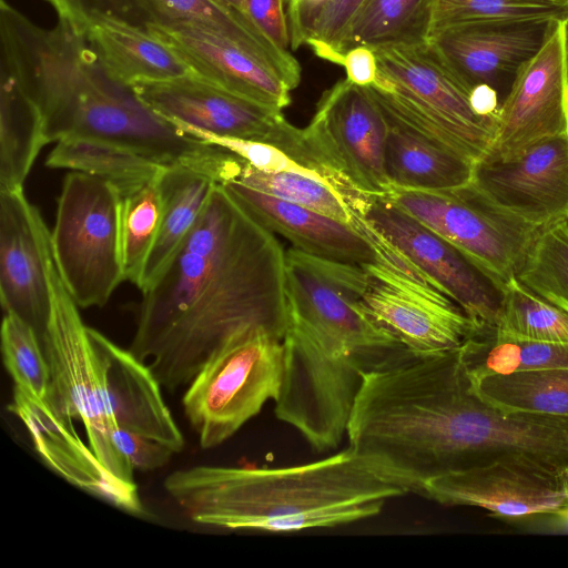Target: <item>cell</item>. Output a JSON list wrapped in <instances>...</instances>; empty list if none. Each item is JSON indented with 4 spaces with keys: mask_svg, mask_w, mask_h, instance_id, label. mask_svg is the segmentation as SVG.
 Here are the masks:
<instances>
[{
    "mask_svg": "<svg viewBox=\"0 0 568 568\" xmlns=\"http://www.w3.org/2000/svg\"><path fill=\"white\" fill-rule=\"evenodd\" d=\"M285 251L220 183L138 308L129 349L169 390L189 385L229 337L287 329Z\"/></svg>",
    "mask_w": 568,
    "mask_h": 568,
    "instance_id": "1",
    "label": "cell"
},
{
    "mask_svg": "<svg viewBox=\"0 0 568 568\" xmlns=\"http://www.w3.org/2000/svg\"><path fill=\"white\" fill-rule=\"evenodd\" d=\"M2 13L20 48L48 143L71 136L99 139L139 151L166 166L219 176L225 150L182 133L151 110L132 87L110 75L87 38L65 21L43 29L8 2Z\"/></svg>",
    "mask_w": 568,
    "mask_h": 568,
    "instance_id": "2",
    "label": "cell"
},
{
    "mask_svg": "<svg viewBox=\"0 0 568 568\" xmlns=\"http://www.w3.org/2000/svg\"><path fill=\"white\" fill-rule=\"evenodd\" d=\"M164 489L194 523L293 532L378 515L409 491L349 447L290 467L197 465L166 476Z\"/></svg>",
    "mask_w": 568,
    "mask_h": 568,
    "instance_id": "3",
    "label": "cell"
},
{
    "mask_svg": "<svg viewBox=\"0 0 568 568\" xmlns=\"http://www.w3.org/2000/svg\"><path fill=\"white\" fill-rule=\"evenodd\" d=\"M287 318L275 415L313 449H334L346 435L364 375L414 355L339 296L296 301L288 305Z\"/></svg>",
    "mask_w": 568,
    "mask_h": 568,
    "instance_id": "4",
    "label": "cell"
},
{
    "mask_svg": "<svg viewBox=\"0 0 568 568\" xmlns=\"http://www.w3.org/2000/svg\"><path fill=\"white\" fill-rule=\"evenodd\" d=\"M377 78L366 89L387 121L476 163L494 143L498 115H483L471 90L427 41L373 49Z\"/></svg>",
    "mask_w": 568,
    "mask_h": 568,
    "instance_id": "5",
    "label": "cell"
},
{
    "mask_svg": "<svg viewBox=\"0 0 568 568\" xmlns=\"http://www.w3.org/2000/svg\"><path fill=\"white\" fill-rule=\"evenodd\" d=\"M353 226L375 256L362 264L366 281L359 305L410 354L426 357L459 348L478 326L435 282L364 217Z\"/></svg>",
    "mask_w": 568,
    "mask_h": 568,
    "instance_id": "6",
    "label": "cell"
},
{
    "mask_svg": "<svg viewBox=\"0 0 568 568\" xmlns=\"http://www.w3.org/2000/svg\"><path fill=\"white\" fill-rule=\"evenodd\" d=\"M283 343L262 326L229 337L187 385L182 406L200 446L210 449L231 438L278 396Z\"/></svg>",
    "mask_w": 568,
    "mask_h": 568,
    "instance_id": "7",
    "label": "cell"
},
{
    "mask_svg": "<svg viewBox=\"0 0 568 568\" xmlns=\"http://www.w3.org/2000/svg\"><path fill=\"white\" fill-rule=\"evenodd\" d=\"M123 195L111 183L71 171L63 180L50 234L54 263L79 307L106 304L125 281Z\"/></svg>",
    "mask_w": 568,
    "mask_h": 568,
    "instance_id": "8",
    "label": "cell"
},
{
    "mask_svg": "<svg viewBox=\"0 0 568 568\" xmlns=\"http://www.w3.org/2000/svg\"><path fill=\"white\" fill-rule=\"evenodd\" d=\"M52 308L41 337L50 371L48 400L65 418L82 422L89 446L116 479L135 484L133 468L114 447L111 425L79 306L51 265Z\"/></svg>",
    "mask_w": 568,
    "mask_h": 568,
    "instance_id": "9",
    "label": "cell"
},
{
    "mask_svg": "<svg viewBox=\"0 0 568 568\" xmlns=\"http://www.w3.org/2000/svg\"><path fill=\"white\" fill-rule=\"evenodd\" d=\"M384 197L505 284L517 278L542 231L488 200L471 183L443 192L393 189Z\"/></svg>",
    "mask_w": 568,
    "mask_h": 568,
    "instance_id": "10",
    "label": "cell"
},
{
    "mask_svg": "<svg viewBox=\"0 0 568 568\" xmlns=\"http://www.w3.org/2000/svg\"><path fill=\"white\" fill-rule=\"evenodd\" d=\"M363 217L458 304L478 329L496 328L504 282L384 196H373Z\"/></svg>",
    "mask_w": 568,
    "mask_h": 568,
    "instance_id": "11",
    "label": "cell"
},
{
    "mask_svg": "<svg viewBox=\"0 0 568 568\" xmlns=\"http://www.w3.org/2000/svg\"><path fill=\"white\" fill-rule=\"evenodd\" d=\"M304 129L333 169L361 191L372 196L392 191L385 169L388 121L366 87L337 81Z\"/></svg>",
    "mask_w": 568,
    "mask_h": 568,
    "instance_id": "12",
    "label": "cell"
},
{
    "mask_svg": "<svg viewBox=\"0 0 568 568\" xmlns=\"http://www.w3.org/2000/svg\"><path fill=\"white\" fill-rule=\"evenodd\" d=\"M566 132L565 24L564 19H555L542 47L519 70L499 106L495 140L486 156L510 159L534 142Z\"/></svg>",
    "mask_w": 568,
    "mask_h": 568,
    "instance_id": "13",
    "label": "cell"
},
{
    "mask_svg": "<svg viewBox=\"0 0 568 568\" xmlns=\"http://www.w3.org/2000/svg\"><path fill=\"white\" fill-rule=\"evenodd\" d=\"M418 494L504 517L558 514L568 508V473L520 456L429 479Z\"/></svg>",
    "mask_w": 568,
    "mask_h": 568,
    "instance_id": "14",
    "label": "cell"
},
{
    "mask_svg": "<svg viewBox=\"0 0 568 568\" xmlns=\"http://www.w3.org/2000/svg\"><path fill=\"white\" fill-rule=\"evenodd\" d=\"M488 200L541 229L568 217V132L510 159L483 158L470 181Z\"/></svg>",
    "mask_w": 568,
    "mask_h": 568,
    "instance_id": "15",
    "label": "cell"
},
{
    "mask_svg": "<svg viewBox=\"0 0 568 568\" xmlns=\"http://www.w3.org/2000/svg\"><path fill=\"white\" fill-rule=\"evenodd\" d=\"M51 232L23 189L0 190V296L3 312L28 323L40 339L52 308Z\"/></svg>",
    "mask_w": 568,
    "mask_h": 568,
    "instance_id": "16",
    "label": "cell"
},
{
    "mask_svg": "<svg viewBox=\"0 0 568 568\" xmlns=\"http://www.w3.org/2000/svg\"><path fill=\"white\" fill-rule=\"evenodd\" d=\"M131 87L144 104L184 134L195 130L273 144L288 123L282 110L240 97L193 72Z\"/></svg>",
    "mask_w": 568,
    "mask_h": 568,
    "instance_id": "17",
    "label": "cell"
},
{
    "mask_svg": "<svg viewBox=\"0 0 568 568\" xmlns=\"http://www.w3.org/2000/svg\"><path fill=\"white\" fill-rule=\"evenodd\" d=\"M555 19H506L464 22L430 34L427 43L470 90L497 91L542 47Z\"/></svg>",
    "mask_w": 568,
    "mask_h": 568,
    "instance_id": "18",
    "label": "cell"
},
{
    "mask_svg": "<svg viewBox=\"0 0 568 568\" xmlns=\"http://www.w3.org/2000/svg\"><path fill=\"white\" fill-rule=\"evenodd\" d=\"M8 409L24 424L39 456L67 481L126 513L143 514L136 485L113 477L81 440L73 420L63 417L48 399L14 385Z\"/></svg>",
    "mask_w": 568,
    "mask_h": 568,
    "instance_id": "19",
    "label": "cell"
},
{
    "mask_svg": "<svg viewBox=\"0 0 568 568\" xmlns=\"http://www.w3.org/2000/svg\"><path fill=\"white\" fill-rule=\"evenodd\" d=\"M87 331L110 425L153 438L175 453L181 452L183 435L150 366L99 331L89 326Z\"/></svg>",
    "mask_w": 568,
    "mask_h": 568,
    "instance_id": "20",
    "label": "cell"
},
{
    "mask_svg": "<svg viewBox=\"0 0 568 568\" xmlns=\"http://www.w3.org/2000/svg\"><path fill=\"white\" fill-rule=\"evenodd\" d=\"M145 27L206 81L273 109L291 103L292 89L285 79L239 43L189 23L148 22Z\"/></svg>",
    "mask_w": 568,
    "mask_h": 568,
    "instance_id": "21",
    "label": "cell"
},
{
    "mask_svg": "<svg viewBox=\"0 0 568 568\" xmlns=\"http://www.w3.org/2000/svg\"><path fill=\"white\" fill-rule=\"evenodd\" d=\"M265 229L306 254L348 264H366L375 253L355 227L311 209L274 197L236 181L222 184Z\"/></svg>",
    "mask_w": 568,
    "mask_h": 568,
    "instance_id": "22",
    "label": "cell"
},
{
    "mask_svg": "<svg viewBox=\"0 0 568 568\" xmlns=\"http://www.w3.org/2000/svg\"><path fill=\"white\" fill-rule=\"evenodd\" d=\"M0 190H17L23 189L48 140L20 50L4 28H0Z\"/></svg>",
    "mask_w": 568,
    "mask_h": 568,
    "instance_id": "23",
    "label": "cell"
},
{
    "mask_svg": "<svg viewBox=\"0 0 568 568\" xmlns=\"http://www.w3.org/2000/svg\"><path fill=\"white\" fill-rule=\"evenodd\" d=\"M158 24L189 23L225 37L273 67L294 90L301 81V65L287 49L271 40L241 9L222 0H139Z\"/></svg>",
    "mask_w": 568,
    "mask_h": 568,
    "instance_id": "24",
    "label": "cell"
},
{
    "mask_svg": "<svg viewBox=\"0 0 568 568\" xmlns=\"http://www.w3.org/2000/svg\"><path fill=\"white\" fill-rule=\"evenodd\" d=\"M84 37L110 75L130 87L136 82L170 80L192 72L174 50L146 27L98 17Z\"/></svg>",
    "mask_w": 568,
    "mask_h": 568,
    "instance_id": "25",
    "label": "cell"
},
{
    "mask_svg": "<svg viewBox=\"0 0 568 568\" xmlns=\"http://www.w3.org/2000/svg\"><path fill=\"white\" fill-rule=\"evenodd\" d=\"M473 162L388 122L385 169L393 189L450 191L471 181Z\"/></svg>",
    "mask_w": 568,
    "mask_h": 568,
    "instance_id": "26",
    "label": "cell"
},
{
    "mask_svg": "<svg viewBox=\"0 0 568 568\" xmlns=\"http://www.w3.org/2000/svg\"><path fill=\"white\" fill-rule=\"evenodd\" d=\"M163 213L160 231L146 261L141 292L151 287L192 232L214 186L210 176L184 166H169L160 180Z\"/></svg>",
    "mask_w": 568,
    "mask_h": 568,
    "instance_id": "27",
    "label": "cell"
},
{
    "mask_svg": "<svg viewBox=\"0 0 568 568\" xmlns=\"http://www.w3.org/2000/svg\"><path fill=\"white\" fill-rule=\"evenodd\" d=\"M45 166L99 178L114 185L123 196L159 179L169 168L128 146L83 136L55 142Z\"/></svg>",
    "mask_w": 568,
    "mask_h": 568,
    "instance_id": "28",
    "label": "cell"
},
{
    "mask_svg": "<svg viewBox=\"0 0 568 568\" xmlns=\"http://www.w3.org/2000/svg\"><path fill=\"white\" fill-rule=\"evenodd\" d=\"M471 381L517 372L568 369V344L514 338L495 328L478 329L459 347Z\"/></svg>",
    "mask_w": 568,
    "mask_h": 568,
    "instance_id": "29",
    "label": "cell"
},
{
    "mask_svg": "<svg viewBox=\"0 0 568 568\" xmlns=\"http://www.w3.org/2000/svg\"><path fill=\"white\" fill-rule=\"evenodd\" d=\"M434 0H365L355 16L343 44L372 49L426 42Z\"/></svg>",
    "mask_w": 568,
    "mask_h": 568,
    "instance_id": "30",
    "label": "cell"
},
{
    "mask_svg": "<svg viewBox=\"0 0 568 568\" xmlns=\"http://www.w3.org/2000/svg\"><path fill=\"white\" fill-rule=\"evenodd\" d=\"M471 382L480 397L501 410L568 418V369L490 375Z\"/></svg>",
    "mask_w": 568,
    "mask_h": 568,
    "instance_id": "31",
    "label": "cell"
},
{
    "mask_svg": "<svg viewBox=\"0 0 568 568\" xmlns=\"http://www.w3.org/2000/svg\"><path fill=\"white\" fill-rule=\"evenodd\" d=\"M365 0H285L290 48L308 47L328 62L342 64L348 29Z\"/></svg>",
    "mask_w": 568,
    "mask_h": 568,
    "instance_id": "32",
    "label": "cell"
},
{
    "mask_svg": "<svg viewBox=\"0 0 568 568\" xmlns=\"http://www.w3.org/2000/svg\"><path fill=\"white\" fill-rule=\"evenodd\" d=\"M231 181L353 226L354 216L347 204L333 187L313 173L263 171L241 159L237 173Z\"/></svg>",
    "mask_w": 568,
    "mask_h": 568,
    "instance_id": "33",
    "label": "cell"
},
{
    "mask_svg": "<svg viewBox=\"0 0 568 568\" xmlns=\"http://www.w3.org/2000/svg\"><path fill=\"white\" fill-rule=\"evenodd\" d=\"M495 329L514 338L568 344V312L513 278Z\"/></svg>",
    "mask_w": 568,
    "mask_h": 568,
    "instance_id": "34",
    "label": "cell"
},
{
    "mask_svg": "<svg viewBox=\"0 0 568 568\" xmlns=\"http://www.w3.org/2000/svg\"><path fill=\"white\" fill-rule=\"evenodd\" d=\"M160 178L123 196L121 230L124 275L125 281L138 288L160 231L163 213Z\"/></svg>",
    "mask_w": 568,
    "mask_h": 568,
    "instance_id": "35",
    "label": "cell"
},
{
    "mask_svg": "<svg viewBox=\"0 0 568 568\" xmlns=\"http://www.w3.org/2000/svg\"><path fill=\"white\" fill-rule=\"evenodd\" d=\"M517 280L568 312V227L565 222L542 229Z\"/></svg>",
    "mask_w": 568,
    "mask_h": 568,
    "instance_id": "36",
    "label": "cell"
},
{
    "mask_svg": "<svg viewBox=\"0 0 568 568\" xmlns=\"http://www.w3.org/2000/svg\"><path fill=\"white\" fill-rule=\"evenodd\" d=\"M4 366L14 385L41 399H48L50 371L37 332L11 312H4L1 325Z\"/></svg>",
    "mask_w": 568,
    "mask_h": 568,
    "instance_id": "37",
    "label": "cell"
},
{
    "mask_svg": "<svg viewBox=\"0 0 568 568\" xmlns=\"http://www.w3.org/2000/svg\"><path fill=\"white\" fill-rule=\"evenodd\" d=\"M568 7L547 0H434L428 37L447 27L506 19H565Z\"/></svg>",
    "mask_w": 568,
    "mask_h": 568,
    "instance_id": "38",
    "label": "cell"
},
{
    "mask_svg": "<svg viewBox=\"0 0 568 568\" xmlns=\"http://www.w3.org/2000/svg\"><path fill=\"white\" fill-rule=\"evenodd\" d=\"M74 32L84 36L98 17H111L145 27L150 21L139 0H44Z\"/></svg>",
    "mask_w": 568,
    "mask_h": 568,
    "instance_id": "39",
    "label": "cell"
},
{
    "mask_svg": "<svg viewBox=\"0 0 568 568\" xmlns=\"http://www.w3.org/2000/svg\"><path fill=\"white\" fill-rule=\"evenodd\" d=\"M114 447L125 457L133 470L152 471L166 466L173 454L168 445L144 435L111 426Z\"/></svg>",
    "mask_w": 568,
    "mask_h": 568,
    "instance_id": "40",
    "label": "cell"
},
{
    "mask_svg": "<svg viewBox=\"0 0 568 568\" xmlns=\"http://www.w3.org/2000/svg\"><path fill=\"white\" fill-rule=\"evenodd\" d=\"M244 11L278 47L290 48L285 0H244Z\"/></svg>",
    "mask_w": 568,
    "mask_h": 568,
    "instance_id": "41",
    "label": "cell"
},
{
    "mask_svg": "<svg viewBox=\"0 0 568 568\" xmlns=\"http://www.w3.org/2000/svg\"><path fill=\"white\" fill-rule=\"evenodd\" d=\"M346 79L359 87L373 84L377 78L375 51L366 45L351 48L343 57L342 64Z\"/></svg>",
    "mask_w": 568,
    "mask_h": 568,
    "instance_id": "42",
    "label": "cell"
},
{
    "mask_svg": "<svg viewBox=\"0 0 568 568\" xmlns=\"http://www.w3.org/2000/svg\"><path fill=\"white\" fill-rule=\"evenodd\" d=\"M564 24H565L566 62H567V73H568V12L564 19Z\"/></svg>",
    "mask_w": 568,
    "mask_h": 568,
    "instance_id": "43",
    "label": "cell"
},
{
    "mask_svg": "<svg viewBox=\"0 0 568 568\" xmlns=\"http://www.w3.org/2000/svg\"><path fill=\"white\" fill-rule=\"evenodd\" d=\"M222 1L234 7V8L244 10V0H222Z\"/></svg>",
    "mask_w": 568,
    "mask_h": 568,
    "instance_id": "44",
    "label": "cell"
},
{
    "mask_svg": "<svg viewBox=\"0 0 568 568\" xmlns=\"http://www.w3.org/2000/svg\"><path fill=\"white\" fill-rule=\"evenodd\" d=\"M547 1L556 3V4L568 7V0H547Z\"/></svg>",
    "mask_w": 568,
    "mask_h": 568,
    "instance_id": "45",
    "label": "cell"
},
{
    "mask_svg": "<svg viewBox=\"0 0 568 568\" xmlns=\"http://www.w3.org/2000/svg\"><path fill=\"white\" fill-rule=\"evenodd\" d=\"M564 222L566 223V225L568 227V217Z\"/></svg>",
    "mask_w": 568,
    "mask_h": 568,
    "instance_id": "46",
    "label": "cell"
}]
</instances>
